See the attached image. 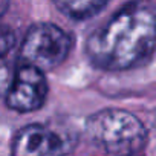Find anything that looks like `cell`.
Returning <instances> with one entry per match:
<instances>
[{
  "label": "cell",
  "mask_w": 156,
  "mask_h": 156,
  "mask_svg": "<svg viewBox=\"0 0 156 156\" xmlns=\"http://www.w3.org/2000/svg\"><path fill=\"white\" fill-rule=\"evenodd\" d=\"M156 51V9L132 0L116 11L86 43V55L100 69L119 72L147 63Z\"/></svg>",
  "instance_id": "cell-1"
},
{
  "label": "cell",
  "mask_w": 156,
  "mask_h": 156,
  "mask_svg": "<svg viewBox=\"0 0 156 156\" xmlns=\"http://www.w3.org/2000/svg\"><path fill=\"white\" fill-rule=\"evenodd\" d=\"M72 130L51 124H29L22 127L11 144L12 156H66L75 147Z\"/></svg>",
  "instance_id": "cell-4"
},
{
  "label": "cell",
  "mask_w": 156,
  "mask_h": 156,
  "mask_svg": "<svg viewBox=\"0 0 156 156\" xmlns=\"http://www.w3.org/2000/svg\"><path fill=\"white\" fill-rule=\"evenodd\" d=\"M6 9H8V0H0V19L3 17Z\"/></svg>",
  "instance_id": "cell-8"
},
{
  "label": "cell",
  "mask_w": 156,
  "mask_h": 156,
  "mask_svg": "<svg viewBox=\"0 0 156 156\" xmlns=\"http://www.w3.org/2000/svg\"><path fill=\"white\" fill-rule=\"evenodd\" d=\"M73 46L69 32L54 23H37L29 28L22 43V58L43 72L60 66Z\"/></svg>",
  "instance_id": "cell-3"
},
{
  "label": "cell",
  "mask_w": 156,
  "mask_h": 156,
  "mask_svg": "<svg viewBox=\"0 0 156 156\" xmlns=\"http://www.w3.org/2000/svg\"><path fill=\"white\" fill-rule=\"evenodd\" d=\"M89 138L112 156H135L147 141L142 121L124 109H103L86 121Z\"/></svg>",
  "instance_id": "cell-2"
},
{
  "label": "cell",
  "mask_w": 156,
  "mask_h": 156,
  "mask_svg": "<svg viewBox=\"0 0 156 156\" xmlns=\"http://www.w3.org/2000/svg\"><path fill=\"white\" fill-rule=\"evenodd\" d=\"M48 92L44 72L31 64H23L17 69L6 90V104L17 112H34L44 104Z\"/></svg>",
  "instance_id": "cell-5"
},
{
  "label": "cell",
  "mask_w": 156,
  "mask_h": 156,
  "mask_svg": "<svg viewBox=\"0 0 156 156\" xmlns=\"http://www.w3.org/2000/svg\"><path fill=\"white\" fill-rule=\"evenodd\" d=\"M55 6L67 17L83 20L100 12L109 0H52Z\"/></svg>",
  "instance_id": "cell-6"
},
{
  "label": "cell",
  "mask_w": 156,
  "mask_h": 156,
  "mask_svg": "<svg viewBox=\"0 0 156 156\" xmlns=\"http://www.w3.org/2000/svg\"><path fill=\"white\" fill-rule=\"evenodd\" d=\"M9 84H11V80H9L8 67H6V64L3 63L2 57H0V97H2L3 94H6Z\"/></svg>",
  "instance_id": "cell-7"
}]
</instances>
